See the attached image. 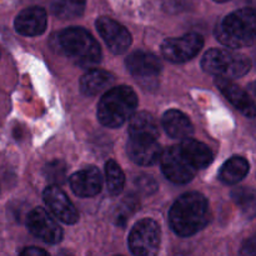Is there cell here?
<instances>
[{"instance_id":"cell-1","label":"cell","mask_w":256,"mask_h":256,"mask_svg":"<svg viewBox=\"0 0 256 256\" xmlns=\"http://www.w3.org/2000/svg\"><path fill=\"white\" fill-rule=\"evenodd\" d=\"M210 208L206 198L200 192L182 195L169 212V222L179 236H192L210 222Z\"/></svg>"},{"instance_id":"cell-2","label":"cell","mask_w":256,"mask_h":256,"mask_svg":"<svg viewBox=\"0 0 256 256\" xmlns=\"http://www.w3.org/2000/svg\"><path fill=\"white\" fill-rule=\"evenodd\" d=\"M215 36L232 49L252 46L256 42V10L242 8L232 12L216 25Z\"/></svg>"},{"instance_id":"cell-3","label":"cell","mask_w":256,"mask_h":256,"mask_svg":"<svg viewBox=\"0 0 256 256\" xmlns=\"http://www.w3.org/2000/svg\"><path fill=\"white\" fill-rule=\"evenodd\" d=\"M138 106V96L126 85L112 88L98 105V119L104 126L119 128L132 116Z\"/></svg>"},{"instance_id":"cell-4","label":"cell","mask_w":256,"mask_h":256,"mask_svg":"<svg viewBox=\"0 0 256 256\" xmlns=\"http://www.w3.org/2000/svg\"><path fill=\"white\" fill-rule=\"evenodd\" d=\"M60 49L74 64L92 68L102 60V49L96 40L82 28H69L58 36Z\"/></svg>"},{"instance_id":"cell-5","label":"cell","mask_w":256,"mask_h":256,"mask_svg":"<svg viewBox=\"0 0 256 256\" xmlns=\"http://www.w3.org/2000/svg\"><path fill=\"white\" fill-rule=\"evenodd\" d=\"M202 66L215 76L238 79L250 72L252 62L246 55L232 50L210 49L202 56Z\"/></svg>"},{"instance_id":"cell-6","label":"cell","mask_w":256,"mask_h":256,"mask_svg":"<svg viewBox=\"0 0 256 256\" xmlns=\"http://www.w3.org/2000/svg\"><path fill=\"white\" fill-rule=\"evenodd\" d=\"M162 232L156 222L142 219L134 225L129 235V249L134 255H156L160 248Z\"/></svg>"},{"instance_id":"cell-7","label":"cell","mask_w":256,"mask_h":256,"mask_svg":"<svg viewBox=\"0 0 256 256\" xmlns=\"http://www.w3.org/2000/svg\"><path fill=\"white\" fill-rule=\"evenodd\" d=\"M160 165L166 179L176 184L192 182L198 172L196 168L182 152L179 145H174L162 152L160 158Z\"/></svg>"},{"instance_id":"cell-8","label":"cell","mask_w":256,"mask_h":256,"mask_svg":"<svg viewBox=\"0 0 256 256\" xmlns=\"http://www.w3.org/2000/svg\"><path fill=\"white\" fill-rule=\"evenodd\" d=\"M130 74L145 88L158 84V76L162 72V62L154 54L148 52H134L125 60Z\"/></svg>"},{"instance_id":"cell-9","label":"cell","mask_w":256,"mask_h":256,"mask_svg":"<svg viewBox=\"0 0 256 256\" xmlns=\"http://www.w3.org/2000/svg\"><path fill=\"white\" fill-rule=\"evenodd\" d=\"M204 45V39L199 34H186L182 38L166 39L162 45V54L172 62H185L196 56Z\"/></svg>"},{"instance_id":"cell-10","label":"cell","mask_w":256,"mask_h":256,"mask_svg":"<svg viewBox=\"0 0 256 256\" xmlns=\"http://www.w3.org/2000/svg\"><path fill=\"white\" fill-rule=\"evenodd\" d=\"M29 232L48 244H58L62 239V229L42 208H35L26 218Z\"/></svg>"},{"instance_id":"cell-11","label":"cell","mask_w":256,"mask_h":256,"mask_svg":"<svg viewBox=\"0 0 256 256\" xmlns=\"http://www.w3.org/2000/svg\"><path fill=\"white\" fill-rule=\"evenodd\" d=\"M126 152L130 159L138 165H154L162 158V150L158 142V138L129 136Z\"/></svg>"},{"instance_id":"cell-12","label":"cell","mask_w":256,"mask_h":256,"mask_svg":"<svg viewBox=\"0 0 256 256\" xmlns=\"http://www.w3.org/2000/svg\"><path fill=\"white\" fill-rule=\"evenodd\" d=\"M96 29L105 44L114 54H124L132 45V35L126 28L115 20L102 16L96 20Z\"/></svg>"},{"instance_id":"cell-13","label":"cell","mask_w":256,"mask_h":256,"mask_svg":"<svg viewBox=\"0 0 256 256\" xmlns=\"http://www.w3.org/2000/svg\"><path fill=\"white\" fill-rule=\"evenodd\" d=\"M44 202L56 219L65 224H75L79 214L69 198L56 185H50L44 190Z\"/></svg>"},{"instance_id":"cell-14","label":"cell","mask_w":256,"mask_h":256,"mask_svg":"<svg viewBox=\"0 0 256 256\" xmlns=\"http://www.w3.org/2000/svg\"><path fill=\"white\" fill-rule=\"evenodd\" d=\"M215 85L242 115L246 118L256 116V104L245 90L230 82V79L222 76L215 78Z\"/></svg>"},{"instance_id":"cell-15","label":"cell","mask_w":256,"mask_h":256,"mask_svg":"<svg viewBox=\"0 0 256 256\" xmlns=\"http://www.w3.org/2000/svg\"><path fill=\"white\" fill-rule=\"evenodd\" d=\"M70 188L80 198H92L102 190V172L95 166H86L75 172L69 179Z\"/></svg>"},{"instance_id":"cell-16","label":"cell","mask_w":256,"mask_h":256,"mask_svg":"<svg viewBox=\"0 0 256 256\" xmlns=\"http://www.w3.org/2000/svg\"><path fill=\"white\" fill-rule=\"evenodd\" d=\"M46 12L40 6L26 8L18 14L14 22L15 30L24 36H38L42 34L46 29Z\"/></svg>"},{"instance_id":"cell-17","label":"cell","mask_w":256,"mask_h":256,"mask_svg":"<svg viewBox=\"0 0 256 256\" xmlns=\"http://www.w3.org/2000/svg\"><path fill=\"white\" fill-rule=\"evenodd\" d=\"M162 126H164L165 132L169 134V136L174 138V139H188L194 132V128H192L189 118L184 112L175 109L168 110L165 112L162 116Z\"/></svg>"},{"instance_id":"cell-18","label":"cell","mask_w":256,"mask_h":256,"mask_svg":"<svg viewBox=\"0 0 256 256\" xmlns=\"http://www.w3.org/2000/svg\"><path fill=\"white\" fill-rule=\"evenodd\" d=\"M115 82L112 72L100 69H92L80 79V90L86 96H95L104 90L109 89Z\"/></svg>"},{"instance_id":"cell-19","label":"cell","mask_w":256,"mask_h":256,"mask_svg":"<svg viewBox=\"0 0 256 256\" xmlns=\"http://www.w3.org/2000/svg\"><path fill=\"white\" fill-rule=\"evenodd\" d=\"M179 146L198 170L205 169L214 160V155L210 148L198 140L188 138L180 142Z\"/></svg>"},{"instance_id":"cell-20","label":"cell","mask_w":256,"mask_h":256,"mask_svg":"<svg viewBox=\"0 0 256 256\" xmlns=\"http://www.w3.org/2000/svg\"><path fill=\"white\" fill-rule=\"evenodd\" d=\"M250 165L242 156H232L222 166L219 172V179L224 184L234 185L242 182L248 175Z\"/></svg>"},{"instance_id":"cell-21","label":"cell","mask_w":256,"mask_h":256,"mask_svg":"<svg viewBox=\"0 0 256 256\" xmlns=\"http://www.w3.org/2000/svg\"><path fill=\"white\" fill-rule=\"evenodd\" d=\"M129 136H152L158 138L159 129L152 114L146 112H140L132 114L129 120Z\"/></svg>"},{"instance_id":"cell-22","label":"cell","mask_w":256,"mask_h":256,"mask_svg":"<svg viewBox=\"0 0 256 256\" xmlns=\"http://www.w3.org/2000/svg\"><path fill=\"white\" fill-rule=\"evenodd\" d=\"M232 198L242 214L248 219L256 216V190L252 188L240 186L232 192Z\"/></svg>"},{"instance_id":"cell-23","label":"cell","mask_w":256,"mask_h":256,"mask_svg":"<svg viewBox=\"0 0 256 256\" xmlns=\"http://www.w3.org/2000/svg\"><path fill=\"white\" fill-rule=\"evenodd\" d=\"M85 5L86 0H52V9L56 18L69 20L82 15Z\"/></svg>"},{"instance_id":"cell-24","label":"cell","mask_w":256,"mask_h":256,"mask_svg":"<svg viewBox=\"0 0 256 256\" xmlns=\"http://www.w3.org/2000/svg\"><path fill=\"white\" fill-rule=\"evenodd\" d=\"M105 178H106L108 192L112 195H119L124 189L125 175L122 168L114 160H109L105 165Z\"/></svg>"},{"instance_id":"cell-25","label":"cell","mask_w":256,"mask_h":256,"mask_svg":"<svg viewBox=\"0 0 256 256\" xmlns=\"http://www.w3.org/2000/svg\"><path fill=\"white\" fill-rule=\"evenodd\" d=\"M44 175L49 182L54 184H62L66 179V165L62 160H54V162L46 164L44 169Z\"/></svg>"},{"instance_id":"cell-26","label":"cell","mask_w":256,"mask_h":256,"mask_svg":"<svg viewBox=\"0 0 256 256\" xmlns=\"http://www.w3.org/2000/svg\"><path fill=\"white\" fill-rule=\"evenodd\" d=\"M135 185L144 194H154L158 190V184L150 175H140L135 179Z\"/></svg>"},{"instance_id":"cell-27","label":"cell","mask_w":256,"mask_h":256,"mask_svg":"<svg viewBox=\"0 0 256 256\" xmlns=\"http://www.w3.org/2000/svg\"><path fill=\"white\" fill-rule=\"evenodd\" d=\"M240 254L256 256V235L255 236H252L250 239H248L246 242L242 244V250H240Z\"/></svg>"},{"instance_id":"cell-28","label":"cell","mask_w":256,"mask_h":256,"mask_svg":"<svg viewBox=\"0 0 256 256\" xmlns=\"http://www.w3.org/2000/svg\"><path fill=\"white\" fill-rule=\"evenodd\" d=\"M20 254L24 256H48V252L39 248H28V249L22 250Z\"/></svg>"},{"instance_id":"cell-29","label":"cell","mask_w":256,"mask_h":256,"mask_svg":"<svg viewBox=\"0 0 256 256\" xmlns=\"http://www.w3.org/2000/svg\"><path fill=\"white\" fill-rule=\"evenodd\" d=\"M215 2H229V0H215Z\"/></svg>"}]
</instances>
